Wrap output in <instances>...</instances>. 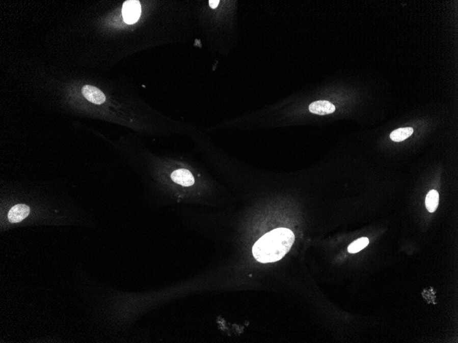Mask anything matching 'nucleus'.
I'll return each mask as SVG.
<instances>
[{
    "mask_svg": "<svg viewBox=\"0 0 458 343\" xmlns=\"http://www.w3.org/2000/svg\"><path fill=\"white\" fill-rule=\"evenodd\" d=\"M128 165L146 184L191 194L202 184L203 174L186 160L150 157L128 160Z\"/></svg>",
    "mask_w": 458,
    "mask_h": 343,
    "instance_id": "f257e3e1",
    "label": "nucleus"
},
{
    "mask_svg": "<svg viewBox=\"0 0 458 343\" xmlns=\"http://www.w3.org/2000/svg\"><path fill=\"white\" fill-rule=\"evenodd\" d=\"M295 236L287 228H277L265 234L254 244L253 254L259 263L280 261L290 250Z\"/></svg>",
    "mask_w": 458,
    "mask_h": 343,
    "instance_id": "f03ea898",
    "label": "nucleus"
},
{
    "mask_svg": "<svg viewBox=\"0 0 458 343\" xmlns=\"http://www.w3.org/2000/svg\"><path fill=\"white\" fill-rule=\"evenodd\" d=\"M142 8L140 2L129 0L125 2L122 7V16L125 22L133 24L140 19Z\"/></svg>",
    "mask_w": 458,
    "mask_h": 343,
    "instance_id": "7ed1b4c3",
    "label": "nucleus"
},
{
    "mask_svg": "<svg viewBox=\"0 0 458 343\" xmlns=\"http://www.w3.org/2000/svg\"><path fill=\"white\" fill-rule=\"evenodd\" d=\"M82 93L84 98L89 102L97 106H101L106 102V95L100 89L91 85H85L83 87Z\"/></svg>",
    "mask_w": 458,
    "mask_h": 343,
    "instance_id": "20e7f679",
    "label": "nucleus"
},
{
    "mask_svg": "<svg viewBox=\"0 0 458 343\" xmlns=\"http://www.w3.org/2000/svg\"><path fill=\"white\" fill-rule=\"evenodd\" d=\"M30 215V208L25 204H18L12 206L8 213V219L10 223H20L26 219Z\"/></svg>",
    "mask_w": 458,
    "mask_h": 343,
    "instance_id": "39448f33",
    "label": "nucleus"
},
{
    "mask_svg": "<svg viewBox=\"0 0 458 343\" xmlns=\"http://www.w3.org/2000/svg\"><path fill=\"white\" fill-rule=\"evenodd\" d=\"M309 110L314 114L318 115V116H325V115L332 114L336 110V107L328 101H316L309 105Z\"/></svg>",
    "mask_w": 458,
    "mask_h": 343,
    "instance_id": "423d86ee",
    "label": "nucleus"
},
{
    "mask_svg": "<svg viewBox=\"0 0 458 343\" xmlns=\"http://www.w3.org/2000/svg\"><path fill=\"white\" fill-rule=\"evenodd\" d=\"M439 203V194L437 190H430L425 199V205L429 213H434L437 209Z\"/></svg>",
    "mask_w": 458,
    "mask_h": 343,
    "instance_id": "0eeeda50",
    "label": "nucleus"
},
{
    "mask_svg": "<svg viewBox=\"0 0 458 343\" xmlns=\"http://www.w3.org/2000/svg\"><path fill=\"white\" fill-rule=\"evenodd\" d=\"M413 132L414 130L412 128H398L397 130H394L390 134V138L395 142L403 141L410 137Z\"/></svg>",
    "mask_w": 458,
    "mask_h": 343,
    "instance_id": "6e6552de",
    "label": "nucleus"
},
{
    "mask_svg": "<svg viewBox=\"0 0 458 343\" xmlns=\"http://www.w3.org/2000/svg\"><path fill=\"white\" fill-rule=\"evenodd\" d=\"M369 243V240L368 238L362 237L360 238L356 241L353 242L348 247V251L351 253H356L359 252L363 249H364Z\"/></svg>",
    "mask_w": 458,
    "mask_h": 343,
    "instance_id": "1a4fd4ad",
    "label": "nucleus"
},
{
    "mask_svg": "<svg viewBox=\"0 0 458 343\" xmlns=\"http://www.w3.org/2000/svg\"><path fill=\"white\" fill-rule=\"evenodd\" d=\"M210 7L211 9H215L217 8L218 6L219 5L220 1L219 0H210L209 2Z\"/></svg>",
    "mask_w": 458,
    "mask_h": 343,
    "instance_id": "9d476101",
    "label": "nucleus"
}]
</instances>
